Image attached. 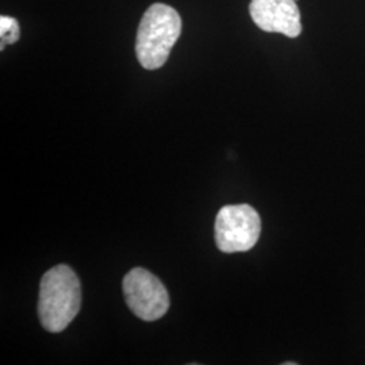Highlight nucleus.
<instances>
[{
  "instance_id": "f257e3e1",
  "label": "nucleus",
  "mask_w": 365,
  "mask_h": 365,
  "mask_svg": "<svg viewBox=\"0 0 365 365\" xmlns=\"http://www.w3.org/2000/svg\"><path fill=\"white\" fill-rule=\"evenodd\" d=\"M81 307V288L68 265H57L43 274L39 287L38 317L49 333H60L71 325Z\"/></svg>"
},
{
  "instance_id": "f03ea898",
  "label": "nucleus",
  "mask_w": 365,
  "mask_h": 365,
  "mask_svg": "<svg viewBox=\"0 0 365 365\" xmlns=\"http://www.w3.org/2000/svg\"><path fill=\"white\" fill-rule=\"evenodd\" d=\"M182 34V18L179 13L164 3H155L140 22L135 54L140 64L148 71L164 66L170 51Z\"/></svg>"
},
{
  "instance_id": "7ed1b4c3",
  "label": "nucleus",
  "mask_w": 365,
  "mask_h": 365,
  "mask_svg": "<svg viewBox=\"0 0 365 365\" xmlns=\"http://www.w3.org/2000/svg\"><path fill=\"white\" fill-rule=\"evenodd\" d=\"M261 233L259 212L249 205H232L220 210L215 220V242L225 253L248 252Z\"/></svg>"
},
{
  "instance_id": "20e7f679",
  "label": "nucleus",
  "mask_w": 365,
  "mask_h": 365,
  "mask_svg": "<svg viewBox=\"0 0 365 365\" xmlns=\"http://www.w3.org/2000/svg\"><path fill=\"white\" fill-rule=\"evenodd\" d=\"M123 294L131 313L152 322L163 318L170 309V295L155 274L144 268H134L123 279Z\"/></svg>"
},
{
  "instance_id": "39448f33",
  "label": "nucleus",
  "mask_w": 365,
  "mask_h": 365,
  "mask_svg": "<svg viewBox=\"0 0 365 365\" xmlns=\"http://www.w3.org/2000/svg\"><path fill=\"white\" fill-rule=\"evenodd\" d=\"M249 13L255 25L267 33L297 38L302 33L297 0H250Z\"/></svg>"
},
{
  "instance_id": "423d86ee",
  "label": "nucleus",
  "mask_w": 365,
  "mask_h": 365,
  "mask_svg": "<svg viewBox=\"0 0 365 365\" xmlns=\"http://www.w3.org/2000/svg\"><path fill=\"white\" fill-rule=\"evenodd\" d=\"M0 37H1V51L4 49V43H15L19 39V25L18 21L11 16L1 15L0 16Z\"/></svg>"
},
{
  "instance_id": "0eeeda50",
  "label": "nucleus",
  "mask_w": 365,
  "mask_h": 365,
  "mask_svg": "<svg viewBox=\"0 0 365 365\" xmlns=\"http://www.w3.org/2000/svg\"><path fill=\"white\" fill-rule=\"evenodd\" d=\"M298 363H291V361H287V363H283V365H297Z\"/></svg>"
}]
</instances>
